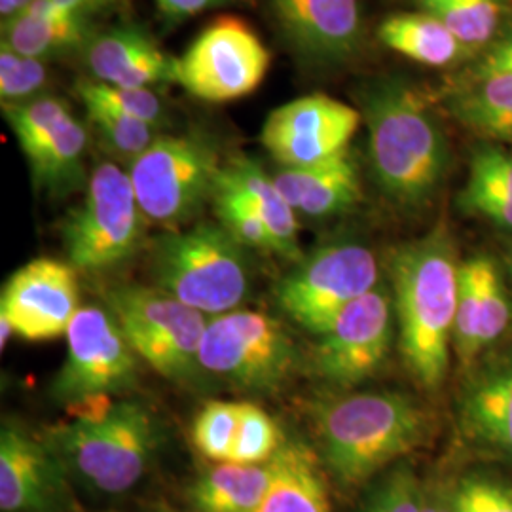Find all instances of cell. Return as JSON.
I'll list each match as a JSON object with an SVG mask.
<instances>
[{
    "instance_id": "obj_31",
    "label": "cell",
    "mask_w": 512,
    "mask_h": 512,
    "mask_svg": "<svg viewBox=\"0 0 512 512\" xmlns=\"http://www.w3.org/2000/svg\"><path fill=\"white\" fill-rule=\"evenodd\" d=\"M452 346L456 349L461 365L473 363L476 355L484 349L482 302H480L475 256L459 264L458 308H456Z\"/></svg>"
},
{
    "instance_id": "obj_46",
    "label": "cell",
    "mask_w": 512,
    "mask_h": 512,
    "mask_svg": "<svg viewBox=\"0 0 512 512\" xmlns=\"http://www.w3.org/2000/svg\"><path fill=\"white\" fill-rule=\"evenodd\" d=\"M116 2H122V0H93V4L97 6V10H99V8H107V6H112V4H116Z\"/></svg>"
},
{
    "instance_id": "obj_45",
    "label": "cell",
    "mask_w": 512,
    "mask_h": 512,
    "mask_svg": "<svg viewBox=\"0 0 512 512\" xmlns=\"http://www.w3.org/2000/svg\"><path fill=\"white\" fill-rule=\"evenodd\" d=\"M12 336H14L12 325H10L8 321L0 319V349H6V344H8V340H10Z\"/></svg>"
},
{
    "instance_id": "obj_3",
    "label": "cell",
    "mask_w": 512,
    "mask_h": 512,
    "mask_svg": "<svg viewBox=\"0 0 512 512\" xmlns=\"http://www.w3.org/2000/svg\"><path fill=\"white\" fill-rule=\"evenodd\" d=\"M427 416L403 393H355L315 410L323 465L334 480L355 488L427 437Z\"/></svg>"
},
{
    "instance_id": "obj_21",
    "label": "cell",
    "mask_w": 512,
    "mask_h": 512,
    "mask_svg": "<svg viewBox=\"0 0 512 512\" xmlns=\"http://www.w3.org/2000/svg\"><path fill=\"white\" fill-rule=\"evenodd\" d=\"M461 427L478 444L512 458V355L484 366L467 384Z\"/></svg>"
},
{
    "instance_id": "obj_34",
    "label": "cell",
    "mask_w": 512,
    "mask_h": 512,
    "mask_svg": "<svg viewBox=\"0 0 512 512\" xmlns=\"http://www.w3.org/2000/svg\"><path fill=\"white\" fill-rule=\"evenodd\" d=\"M46 61L18 54L0 42V99L2 105H23L48 95Z\"/></svg>"
},
{
    "instance_id": "obj_48",
    "label": "cell",
    "mask_w": 512,
    "mask_h": 512,
    "mask_svg": "<svg viewBox=\"0 0 512 512\" xmlns=\"http://www.w3.org/2000/svg\"><path fill=\"white\" fill-rule=\"evenodd\" d=\"M509 266H511V272H512V255L509 256Z\"/></svg>"
},
{
    "instance_id": "obj_37",
    "label": "cell",
    "mask_w": 512,
    "mask_h": 512,
    "mask_svg": "<svg viewBox=\"0 0 512 512\" xmlns=\"http://www.w3.org/2000/svg\"><path fill=\"white\" fill-rule=\"evenodd\" d=\"M478 287L482 302V344L484 348L497 342L511 323V302L503 277L490 256L476 255Z\"/></svg>"
},
{
    "instance_id": "obj_23",
    "label": "cell",
    "mask_w": 512,
    "mask_h": 512,
    "mask_svg": "<svg viewBox=\"0 0 512 512\" xmlns=\"http://www.w3.org/2000/svg\"><path fill=\"white\" fill-rule=\"evenodd\" d=\"M274 459L264 465L215 463L188 488L192 512H253L274 484Z\"/></svg>"
},
{
    "instance_id": "obj_9",
    "label": "cell",
    "mask_w": 512,
    "mask_h": 512,
    "mask_svg": "<svg viewBox=\"0 0 512 512\" xmlns=\"http://www.w3.org/2000/svg\"><path fill=\"white\" fill-rule=\"evenodd\" d=\"M296 365L291 336L266 313L234 310L207 321L200 366L234 387L270 393L291 380Z\"/></svg>"
},
{
    "instance_id": "obj_35",
    "label": "cell",
    "mask_w": 512,
    "mask_h": 512,
    "mask_svg": "<svg viewBox=\"0 0 512 512\" xmlns=\"http://www.w3.org/2000/svg\"><path fill=\"white\" fill-rule=\"evenodd\" d=\"M241 403L211 401L194 420L192 442L203 458L215 463H228L238 435Z\"/></svg>"
},
{
    "instance_id": "obj_47",
    "label": "cell",
    "mask_w": 512,
    "mask_h": 512,
    "mask_svg": "<svg viewBox=\"0 0 512 512\" xmlns=\"http://www.w3.org/2000/svg\"><path fill=\"white\" fill-rule=\"evenodd\" d=\"M154 512H177V511H173V509H169V507H167V505H158V507H156V511Z\"/></svg>"
},
{
    "instance_id": "obj_39",
    "label": "cell",
    "mask_w": 512,
    "mask_h": 512,
    "mask_svg": "<svg viewBox=\"0 0 512 512\" xmlns=\"http://www.w3.org/2000/svg\"><path fill=\"white\" fill-rule=\"evenodd\" d=\"M420 480L406 465L397 467L368 497L361 512H420Z\"/></svg>"
},
{
    "instance_id": "obj_16",
    "label": "cell",
    "mask_w": 512,
    "mask_h": 512,
    "mask_svg": "<svg viewBox=\"0 0 512 512\" xmlns=\"http://www.w3.org/2000/svg\"><path fill=\"white\" fill-rule=\"evenodd\" d=\"M69 469L44 437L18 420L0 429V511L73 512Z\"/></svg>"
},
{
    "instance_id": "obj_12",
    "label": "cell",
    "mask_w": 512,
    "mask_h": 512,
    "mask_svg": "<svg viewBox=\"0 0 512 512\" xmlns=\"http://www.w3.org/2000/svg\"><path fill=\"white\" fill-rule=\"evenodd\" d=\"M2 112L37 194L61 200L88 183L84 160L90 135L65 99L48 93L23 105H2Z\"/></svg>"
},
{
    "instance_id": "obj_43",
    "label": "cell",
    "mask_w": 512,
    "mask_h": 512,
    "mask_svg": "<svg viewBox=\"0 0 512 512\" xmlns=\"http://www.w3.org/2000/svg\"><path fill=\"white\" fill-rule=\"evenodd\" d=\"M420 512H454L452 490H423Z\"/></svg>"
},
{
    "instance_id": "obj_27",
    "label": "cell",
    "mask_w": 512,
    "mask_h": 512,
    "mask_svg": "<svg viewBox=\"0 0 512 512\" xmlns=\"http://www.w3.org/2000/svg\"><path fill=\"white\" fill-rule=\"evenodd\" d=\"M378 38L385 48L427 67H450L473 54L442 21L425 12L384 19Z\"/></svg>"
},
{
    "instance_id": "obj_22",
    "label": "cell",
    "mask_w": 512,
    "mask_h": 512,
    "mask_svg": "<svg viewBox=\"0 0 512 512\" xmlns=\"http://www.w3.org/2000/svg\"><path fill=\"white\" fill-rule=\"evenodd\" d=\"M442 105L461 126L512 147V74L471 71L444 92Z\"/></svg>"
},
{
    "instance_id": "obj_33",
    "label": "cell",
    "mask_w": 512,
    "mask_h": 512,
    "mask_svg": "<svg viewBox=\"0 0 512 512\" xmlns=\"http://www.w3.org/2000/svg\"><path fill=\"white\" fill-rule=\"evenodd\" d=\"M211 203L220 226L243 247L277 255V247L268 226L236 188L219 179V186Z\"/></svg>"
},
{
    "instance_id": "obj_42",
    "label": "cell",
    "mask_w": 512,
    "mask_h": 512,
    "mask_svg": "<svg viewBox=\"0 0 512 512\" xmlns=\"http://www.w3.org/2000/svg\"><path fill=\"white\" fill-rule=\"evenodd\" d=\"M29 12L61 19H90L97 6L93 0H35Z\"/></svg>"
},
{
    "instance_id": "obj_25",
    "label": "cell",
    "mask_w": 512,
    "mask_h": 512,
    "mask_svg": "<svg viewBox=\"0 0 512 512\" xmlns=\"http://www.w3.org/2000/svg\"><path fill=\"white\" fill-rule=\"evenodd\" d=\"M220 179L251 203V207L264 220L277 247V255L302 260V251L298 245V220L291 203L285 200L277 188L274 177L251 158H232L222 167Z\"/></svg>"
},
{
    "instance_id": "obj_40",
    "label": "cell",
    "mask_w": 512,
    "mask_h": 512,
    "mask_svg": "<svg viewBox=\"0 0 512 512\" xmlns=\"http://www.w3.org/2000/svg\"><path fill=\"white\" fill-rule=\"evenodd\" d=\"M473 73L512 74V27L499 33L482 50L478 63L473 67Z\"/></svg>"
},
{
    "instance_id": "obj_4",
    "label": "cell",
    "mask_w": 512,
    "mask_h": 512,
    "mask_svg": "<svg viewBox=\"0 0 512 512\" xmlns=\"http://www.w3.org/2000/svg\"><path fill=\"white\" fill-rule=\"evenodd\" d=\"M46 442L69 473L101 494L129 492L147 475L160 446V423L139 401L88 404L76 420L54 425Z\"/></svg>"
},
{
    "instance_id": "obj_44",
    "label": "cell",
    "mask_w": 512,
    "mask_h": 512,
    "mask_svg": "<svg viewBox=\"0 0 512 512\" xmlns=\"http://www.w3.org/2000/svg\"><path fill=\"white\" fill-rule=\"evenodd\" d=\"M33 2L35 0H0V18L2 21L16 18L21 12H25Z\"/></svg>"
},
{
    "instance_id": "obj_19",
    "label": "cell",
    "mask_w": 512,
    "mask_h": 512,
    "mask_svg": "<svg viewBox=\"0 0 512 512\" xmlns=\"http://www.w3.org/2000/svg\"><path fill=\"white\" fill-rule=\"evenodd\" d=\"M80 55L95 82L120 88H152L173 82L175 59L137 25H116L93 33Z\"/></svg>"
},
{
    "instance_id": "obj_29",
    "label": "cell",
    "mask_w": 512,
    "mask_h": 512,
    "mask_svg": "<svg viewBox=\"0 0 512 512\" xmlns=\"http://www.w3.org/2000/svg\"><path fill=\"white\" fill-rule=\"evenodd\" d=\"M425 14L442 21L469 50H484L505 18V0H414Z\"/></svg>"
},
{
    "instance_id": "obj_20",
    "label": "cell",
    "mask_w": 512,
    "mask_h": 512,
    "mask_svg": "<svg viewBox=\"0 0 512 512\" xmlns=\"http://www.w3.org/2000/svg\"><path fill=\"white\" fill-rule=\"evenodd\" d=\"M275 184L296 213L311 219L342 215L361 200L357 164L349 150L308 167H281Z\"/></svg>"
},
{
    "instance_id": "obj_17",
    "label": "cell",
    "mask_w": 512,
    "mask_h": 512,
    "mask_svg": "<svg viewBox=\"0 0 512 512\" xmlns=\"http://www.w3.org/2000/svg\"><path fill=\"white\" fill-rule=\"evenodd\" d=\"M69 262L40 256L10 275L0 294V319L27 342L65 336L80 310L78 277Z\"/></svg>"
},
{
    "instance_id": "obj_15",
    "label": "cell",
    "mask_w": 512,
    "mask_h": 512,
    "mask_svg": "<svg viewBox=\"0 0 512 512\" xmlns=\"http://www.w3.org/2000/svg\"><path fill=\"white\" fill-rule=\"evenodd\" d=\"M393 336L391 298L382 287L351 302L317 334L315 368L332 385L365 382L389 353Z\"/></svg>"
},
{
    "instance_id": "obj_18",
    "label": "cell",
    "mask_w": 512,
    "mask_h": 512,
    "mask_svg": "<svg viewBox=\"0 0 512 512\" xmlns=\"http://www.w3.org/2000/svg\"><path fill=\"white\" fill-rule=\"evenodd\" d=\"M272 12L285 44L310 71L342 69L363 48L359 0H272Z\"/></svg>"
},
{
    "instance_id": "obj_36",
    "label": "cell",
    "mask_w": 512,
    "mask_h": 512,
    "mask_svg": "<svg viewBox=\"0 0 512 512\" xmlns=\"http://www.w3.org/2000/svg\"><path fill=\"white\" fill-rule=\"evenodd\" d=\"M283 437L275 421L256 404L241 403L238 435L228 463L264 465L275 458L283 446Z\"/></svg>"
},
{
    "instance_id": "obj_10",
    "label": "cell",
    "mask_w": 512,
    "mask_h": 512,
    "mask_svg": "<svg viewBox=\"0 0 512 512\" xmlns=\"http://www.w3.org/2000/svg\"><path fill=\"white\" fill-rule=\"evenodd\" d=\"M376 255L359 241H336L298 260L275 287V300L300 327L321 334L351 302L378 287Z\"/></svg>"
},
{
    "instance_id": "obj_8",
    "label": "cell",
    "mask_w": 512,
    "mask_h": 512,
    "mask_svg": "<svg viewBox=\"0 0 512 512\" xmlns=\"http://www.w3.org/2000/svg\"><path fill=\"white\" fill-rule=\"evenodd\" d=\"M105 304L133 351L173 382L192 380L200 370V346L207 319L160 289L116 285Z\"/></svg>"
},
{
    "instance_id": "obj_2",
    "label": "cell",
    "mask_w": 512,
    "mask_h": 512,
    "mask_svg": "<svg viewBox=\"0 0 512 512\" xmlns=\"http://www.w3.org/2000/svg\"><path fill=\"white\" fill-rule=\"evenodd\" d=\"M459 264L444 228L404 243L389 260L401 353L412 376L427 389L439 387L448 370Z\"/></svg>"
},
{
    "instance_id": "obj_32",
    "label": "cell",
    "mask_w": 512,
    "mask_h": 512,
    "mask_svg": "<svg viewBox=\"0 0 512 512\" xmlns=\"http://www.w3.org/2000/svg\"><path fill=\"white\" fill-rule=\"evenodd\" d=\"M86 110L90 126L99 135L103 147L128 164L137 160L162 135L160 128L114 110L103 107H86Z\"/></svg>"
},
{
    "instance_id": "obj_11",
    "label": "cell",
    "mask_w": 512,
    "mask_h": 512,
    "mask_svg": "<svg viewBox=\"0 0 512 512\" xmlns=\"http://www.w3.org/2000/svg\"><path fill=\"white\" fill-rule=\"evenodd\" d=\"M65 338L67 355L50 389L55 403L88 406L137 382L139 355L107 308L80 306Z\"/></svg>"
},
{
    "instance_id": "obj_26",
    "label": "cell",
    "mask_w": 512,
    "mask_h": 512,
    "mask_svg": "<svg viewBox=\"0 0 512 512\" xmlns=\"http://www.w3.org/2000/svg\"><path fill=\"white\" fill-rule=\"evenodd\" d=\"M463 211L512 232V152L495 143L475 148L459 192Z\"/></svg>"
},
{
    "instance_id": "obj_5",
    "label": "cell",
    "mask_w": 512,
    "mask_h": 512,
    "mask_svg": "<svg viewBox=\"0 0 512 512\" xmlns=\"http://www.w3.org/2000/svg\"><path fill=\"white\" fill-rule=\"evenodd\" d=\"M249 275L243 245L215 222L169 230L150 249L154 287L203 315L238 310L251 289Z\"/></svg>"
},
{
    "instance_id": "obj_24",
    "label": "cell",
    "mask_w": 512,
    "mask_h": 512,
    "mask_svg": "<svg viewBox=\"0 0 512 512\" xmlns=\"http://www.w3.org/2000/svg\"><path fill=\"white\" fill-rule=\"evenodd\" d=\"M274 463V484L253 512H332L321 463L306 444L285 440Z\"/></svg>"
},
{
    "instance_id": "obj_6",
    "label": "cell",
    "mask_w": 512,
    "mask_h": 512,
    "mask_svg": "<svg viewBox=\"0 0 512 512\" xmlns=\"http://www.w3.org/2000/svg\"><path fill=\"white\" fill-rule=\"evenodd\" d=\"M224 164L202 133L160 135L129 164V179L148 222L177 230L213 202Z\"/></svg>"
},
{
    "instance_id": "obj_28",
    "label": "cell",
    "mask_w": 512,
    "mask_h": 512,
    "mask_svg": "<svg viewBox=\"0 0 512 512\" xmlns=\"http://www.w3.org/2000/svg\"><path fill=\"white\" fill-rule=\"evenodd\" d=\"M0 33V42L18 54L50 61L63 55L82 54L95 31L90 19L50 18L25 10L16 18L2 21Z\"/></svg>"
},
{
    "instance_id": "obj_13",
    "label": "cell",
    "mask_w": 512,
    "mask_h": 512,
    "mask_svg": "<svg viewBox=\"0 0 512 512\" xmlns=\"http://www.w3.org/2000/svg\"><path fill=\"white\" fill-rule=\"evenodd\" d=\"M270 63V50L243 19L222 16L175 59L173 82L196 99L230 103L256 92Z\"/></svg>"
},
{
    "instance_id": "obj_14",
    "label": "cell",
    "mask_w": 512,
    "mask_h": 512,
    "mask_svg": "<svg viewBox=\"0 0 512 512\" xmlns=\"http://www.w3.org/2000/svg\"><path fill=\"white\" fill-rule=\"evenodd\" d=\"M361 122V110L315 93L272 110L260 141L281 167H308L346 152Z\"/></svg>"
},
{
    "instance_id": "obj_1",
    "label": "cell",
    "mask_w": 512,
    "mask_h": 512,
    "mask_svg": "<svg viewBox=\"0 0 512 512\" xmlns=\"http://www.w3.org/2000/svg\"><path fill=\"white\" fill-rule=\"evenodd\" d=\"M376 186L401 209L431 202L450 167V145L427 97L399 76L368 82L359 92Z\"/></svg>"
},
{
    "instance_id": "obj_38",
    "label": "cell",
    "mask_w": 512,
    "mask_h": 512,
    "mask_svg": "<svg viewBox=\"0 0 512 512\" xmlns=\"http://www.w3.org/2000/svg\"><path fill=\"white\" fill-rule=\"evenodd\" d=\"M454 512H512V484L490 475L461 478L452 490Z\"/></svg>"
},
{
    "instance_id": "obj_41",
    "label": "cell",
    "mask_w": 512,
    "mask_h": 512,
    "mask_svg": "<svg viewBox=\"0 0 512 512\" xmlns=\"http://www.w3.org/2000/svg\"><path fill=\"white\" fill-rule=\"evenodd\" d=\"M160 16L169 23L177 25L184 19L194 18L207 10L222 8L228 4H236L239 0H154Z\"/></svg>"
},
{
    "instance_id": "obj_30",
    "label": "cell",
    "mask_w": 512,
    "mask_h": 512,
    "mask_svg": "<svg viewBox=\"0 0 512 512\" xmlns=\"http://www.w3.org/2000/svg\"><path fill=\"white\" fill-rule=\"evenodd\" d=\"M74 92L84 107L114 110L160 129L167 120V107L152 88H120L95 82L92 78H82L76 82Z\"/></svg>"
},
{
    "instance_id": "obj_7",
    "label": "cell",
    "mask_w": 512,
    "mask_h": 512,
    "mask_svg": "<svg viewBox=\"0 0 512 512\" xmlns=\"http://www.w3.org/2000/svg\"><path fill=\"white\" fill-rule=\"evenodd\" d=\"M145 215L133 184L120 165H97L86 183L82 203L61 222L67 262L76 272L99 274L135 255L145 236Z\"/></svg>"
}]
</instances>
